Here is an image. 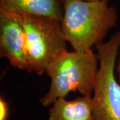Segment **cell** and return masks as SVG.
<instances>
[{
  "mask_svg": "<svg viewBox=\"0 0 120 120\" xmlns=\"http://www.w3.org/2000/svg\"><path fill=\"white\" fill-rule=\"evenodd\" d=\"M9 105L4 97H0V120H8Z\"/></svg>",
  "mask_w": 120,
  "mask_h": 120,
  "instance_id": "obj_8",
  "label": "cell"
},
{
  "mask_svg": "<svg viewBox=\"0 0 120 120\" xmlns=\"http://www.w3.org/2000/svg\"><path fill=\"white\" fill-rule=\"evenodd\" d=\"M23 26L26 39L28 72L39 75L68 51L61 22L55 18L39 15H18Z\"/></svg>",
  "mask_w": 120,
  "mask_h": 120,
  "instance_id": "obj_3",
  "label": "cell"
},
{
  "mask_svg": "<svg viewBox=\"0 0 120 120\" xmlns=\"http://www.w3.org/2000/svg\"><path fill=\"white\" fill-rule=\"evenodd\" d=\"M0 11L16 15H39L61 21L64 9L61 0H0Z\"/></svg>",
  "mask_w": 120,
  "mask_h": 120,
  "instance_id": "obj_6",
  "label": "cell"
},
{
  "mask_svg": "<svg viewBox=\"0 0 120 120\" xmlns=\"http://www.w3.org/2000/svg\"><path fill=\"white\" fill-rule=\"evenodd\" d=\"M86 1H109V0H86Z\"/></svg>",
  "mask_w": 120,
  "mask_h": 120,
  "instance_id": "obj_10",
  "label": "cell"
},
{
  "mask_svg": "<svg viewBox=\"0 0 120 120\" xmlns=\"http://www.w3.org/2000/svg\"><path fill=\"white\" fill-rule=\"evenodd\" d=\"M120 48V30L96 46L99 67L92 95L95 120H120V83L115 76Z\"/></svg>",
  "mask_w": 120,
  "mask_h": 120,
  "instance_id": "obj_4",
  "label": "cell"
},
{
  "mask_svg": "<svg viewBox=\"0 0 120 120\" xmlns=\"http://www.w3.org/2000/svg\"><path fill=\"white\" fill-rule=\"evenodd\" d=\"M116 71H117V80L120 83V54L119 56V59H118V62H117V68H116Z\"/></svg>",
  "mask_w": 120,
  "mask_h": 120,
  "instance_id": "obj_9",
  "label": "cell"
},
{
  "mask_svg": "<svg viewBox=\"0 0 120 120\" xmlns=\"http://www.w3.org/2000/svg\"><path fill=\"white\" fill-rule=\"evenodd\" d=\"M48 120H95L92 96L57 99L51 105Z\"/></svg>",
  "mask_w": 120,
  "mask_h": 120,
  "instance_id": "obj_7",
  "label": "cell"
},
{
  "mask_svg": "<svg viewBox=\"0 0 120 120\" xmlns=\"http://www.w3.org/2000/svg\"><path fill=\"white\" fill-rule=\"evenodd\" d=\"M0 55L13 68L29 71L23 26L18 15L0 11Z\"/></svg>",
  "mask_w": 120,
  "mask_h": 120,
  "instance_id": "obj_5",
  "label": "cell"
},
{
  "mask_svg": "<svg viewBox=\"0 0 120 120\" xmlns=\"http://www.w3.org/2000/svg\"><path fill=\"white\" fill-rule=\"evenodd\" d=\"M98 54L67 51L47 67L45 73L51 79L49 91L39 99L45 107L51 106L71 91L92 96L98 71Z\"/></svg>",
  "mask_w": 120,
  "mask_h": 120,
  "instance_id": "obj_2",
  "label": "cell"
},
{
  "mask_svg": "<svg viewBox=\"0 0 120 120\" xmlns=\"http://www.w3.org/2000/svg\"><path fill=\"white\" fill-rule=\"evenodd\" d=\"M64 14L61 30L73 51L86 52L103 43L116 26L117 10L105 1L61 0Z\"/></svg>",
  "mask_w": 120,
  "mask_h": 120,
  "instance_id": "obj_1",
  "label": "cell"
}]
</instances>
